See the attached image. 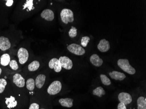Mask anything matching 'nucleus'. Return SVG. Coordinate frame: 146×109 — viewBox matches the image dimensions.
Wrapping results in <instances>:
<instances>
[{
	"instance_id": "nucleus-1",
	"label": "nucleus",
	"mask_w": 146,
	"mask_h": 109,
	"mask_svg": "<svg viewBox=\"0 0 146 109\" xmlns=\"http://www.w3.org/2000/svg\"><path fill=\"white\" fill-rule=\"evenodd\" d=\"M118 66L121 69L130 75H133L136 73L135 69L129 64V60L127 59H119L117 62Z\"/></svg>"
},
{
	"instance_id": "nucleus-2",
	"label": "nucleus",
	"mask_w": 146,
	"mask_h": 109,
	"mask_svg": "<svg viewBox=\"0 0 146 109\" xmlns=\"http://www.w3.org/2000/svg\"><path fill=\"white\" fill-rule=\"evenodd\" d=\"M60 17L62 22L65 24L74 21V17L73 11L70 9H63L60 13Z\"/></svg>"
},
{
	"instance_id": "nucleus-3",
	"label": "nucleus",
	"mask_w": 146,
	"mask_h": 109,
	"mask_svg": "<svg viewBox=\"0 0 146 109\" xmlns=\"http://www.w3.org/2000/svg\"><path fill=\"white\" fill-rule=\"evenodd\" d=\"M62 85L60 81L56 80L52 82L47 89V93L50 95H55L60 92Z\"/></svg>"
},
{
	"instance_id": "nucleus-4",
	"label": "nucleus",
	"mask_w": 146,
	"mask_h": 109,
	"mask_svg": "<svg viewBox=\"0 0 146 109\" xmlns=\"http://www.w3.org/2000/svg\"><path fill=\"white\" fill-rule=\"evenodd\" d=\"M17 56L20 64L24 65L28 60L29 54L27 50L24 48L21 47L18 50Z\"/></svg>"
},
{
	"instance_id": "nucleus-5",
	"label": "nucleus",
	"mask_w": 146,
	"mask_h": 109,
	"mask_svg": "<svg viewBox=\"0 0 146 109\" xmlns=\"http://www.w3.org/2000/svg\"><path fill=\"white\" fill-rule=\"evenodd\" d=\"M67 49L71 53L77 55H83L85 53V50L83 48L75 43H72L68 46Z\"/></svg>"
},
{
	"instance_id": "nucleus-6",
	"label": "nucleus",
	"mask_w": 146,
	"mask_h": 109,
	"mask_svg": "<svg viewBox=\"0 0 146 109\" xmlns=\"http://www.w3.org/2000/svg\"><path fill=\"white\" fill-rule=\"evenodd\" d=\"M12 82L13 83L19 88H23L25 86V79L21 74L16 73L13 76Z\"/></svg>"
},
{
	"instance_id": "nucleus-7",
	"label": "nucleus",
	"mask_w": 146,
	"mask_h": 109,
	"mask_svg": "<svg viewBox=\"0 0 146 109\" xmlns=\"http://www.w3.org/2000/svg\"><path fill=\"white\" fill-rule=\"evenodd\" d=\"M62 68L67 70H70L73 66L72 61L67 56H60L59 59Z\"/></svg>"
},
{
	"instance_id": "nucleus-8",
	"label": "nucleus",
	"mask_w": 146,
	"mask_h": 109,
	"mask_svg": "<svg viewBox=\"0 0 146 109\" xmlns=\"http://www.w3.org/2000/svg\"><path fill=\"white\" fill-rule=\"evenodd\" d=\"M49 68L51 69H54L56 73H60L62 70V67L60 62L57 58H54L52 59L48 64Z\"/></svg>"
},
{
	"instance_id": "nucleus-9",
	"label": "nucleus",
	"mask_w": 146,
	"mask_h": 109,
	"mask_svg": "<svg viewBox=\"0 0 146 109\" xmlns=\"http://www.w3.org/2000/svg\"><path fill=\"white\" fill-rule=\"evenodd\" d=\"M11 43L8 38L5 36L0 37V50L5 51L10 49Z\"/></svg>"
},
{
	"instance_id": "nucleus-10",
	"label": "nucleus",
	"mask_w": 146,
	"mask_h": 109,
	"mask_svg": "<svg viewBox=\"0 0 146 109\" xmlns=\"http://www.w3.org/2000/svg\"><path fill=\"white\" fill-rule=\"evenodd\" d=\"M118 99L120 103L126 105L130 104L132 101V98L131 95L127 92H122L119 94Z\"/></svg>"
},
{
	"instance_id": "nucleus-11",
	"label": "nucleus",
	"mask_w": 146,
	"mask_h": 109,
	"mask_svg": "<svg viewBox=\"0 0 146 109\" xmlns=\"http://www.w3.org/2000/svg\"><path fill=\"white\" fill-rule=\"evenodd\" d=\"M5 104L6 105L8 109H12L17 107L18 106V101L16 100L15 97L12 96L5 98Z\"/></svg>"
},
{
	"instance_id": "nucleus-12",
	"label": "nucleus",
	"mask_w": 146,
	"mask_h": 109,
	"mask_svg": "<svg viewBox=\"0 0 146 109\" xmlns=\"http://www.w3.org/2000/svg\"><path fill=\"white\" fill-rule=\"evenodd\" d=\"M46 76L43 74H39L36 77L35 79V87L38 89H41L45 84L46 82Z\"/></svg>"
},
{
	"instance_id": "nucleus-13",
	"label": "nucleus",
	"mask_w": 146,
	"mask_h": 109,
	"mask_svg": "<svg viewBox=\"0 0 146 109\" xmlns=\"http://www.w3.org/2000/svg\"><path fill=\"white\" fill-rule=\"evenodd\" d=\"M110 42L105 39L101 40L98 45V49L102 52L108 51L110 50Z\"/></svg>"
},
{
	"instance_id": "nucleus-14",
	"label": "nucleus",
	"mask_w": 146,
	"mask_h": 109,
	"mask_svg": "<svg viewBox=\"0 0 146 109\" xmlns=\"http://www.w3.org/2000/svg\"><path fill=\"white\" fill-rule=\"evenodd\" d=\"M41 17L47 21H52L54 18V14L51 10L46 9L41 14Z\"/></svg>"
},
{
	"instance_id": "nucleus-15",
	"label": "nucleus",
	"mask_w": 146,
	"mask_h": 109,
	"mask_svg": "<svg viewBox=\"0 0 146 109\" xmlns=\"http://www.w3.org/2000/svg\"><path fill=\"white\" fill-rule=\"evenodd\" d=\"M90 60L93 65L97 67L101 66L103 63V60L96 54H93L90 57Z\"/></svg>"
},
{
	"instance_id": "nucleus-16",
	"label": "nucleus",
	"mask_w": 146,
	"mask_h": 109,
	"mask_svg": "<svg viewBox=\"0 0 146 109\" xmlns=\"http://www.w3.org/2000/svg\"><path fill=\"white\" fill-rule=\"evenodd\" d=\"M109 75L111 78L115 80H123L126 77L125 75L123 73L118 71H114L109 73Z\"/></svg>"
},
{
	"instance_id": "nucleus-17",
	"label": "nucleus",
	"mask_w": 146,
	"mask_h": 109,
	"mask_svg": "<svg viewBox=\"0 0 146 109\" xmlns=\"http://www.w3.org/2000/svg\"><path fill=\"white\" fill-rule=\"evenodd\" d=\"M73 99L70 98H61L59 100V102L63 107L70 108L73 106Z\"/></svg>"
},
{
	"instance_id": "nucleus-18",
	"label": "nucleus",
	"mask_w": 146,
	"mask_h": 109,
	"mask_svg": "<svg viewBox=\"0 0 146 109\" xmlns=\"http://www.w3.org/2000/svg\"><path fill=\"white\" fill-rule=\"evenodd\" d=\"M11 60V56L8 53H4L0 57V64L2 66H8Z\"/></svg>"
},
{
	"instance_id": "nucleus-19",
	"label": "nucleus",
	"mask_w": 146,
	"mask_h": 109,
	"mask_svg": "<svg viewBox=\"0 0 146 109\" xmlns=\"http://www.w3.org/2000/svg\"><path fill=\"white\" fill-rule=\"evenodd\" d=\"M40 66V64L38 61H33L28 65V70L30 72H36L38 70Z\"/></svg>"
},
{
	"instance_id": "nucleus-20",
	"label": "nucleus",
	"mask_w": 146,
	"mask_h": 109,
	"mask_svg": "<svg viewBox=\"0 0 146 109\" xmlns=\"http://www.w3.org/2000/svg\"><path fill=\"white\" fill-rule=\"evenodd\" d=\"M26 89L29 91H33L35 88V80L33 78H29L25 82Z\"/></svg>"
},
{
	"instance_id": "nucleus-21",
	"label": "nucleus",
	"mask_w": 146,
	"mask_h": 109,
	"mask_svg": "<svg viewBox=\"0 0 146 109\" xmlns=\"http://www.w3.org/2000/svg\"><path fill=\"white\" fill-rule=\"evenodd\" d=\"M137 109H146V99L143 96H140L137 99Z\"/></svg>"
},
{
	"instance_id": "nucleus-22",
	"label": "nucleus",
	"mask_w": 146,
	"mask_h": 109,
	"mask_svg": "<svg viewBox=\"0 0 146 109\" xmlns=\"http://www.w3.org/2000/svg\"><path fill=\"white\" fill-rule=\"evenodd\" d=\"M93 95H96L99 97H101L102 96L105 95L106 92L104 91V89L101 87H99L95 89L93 91Z\"/></svg>"
},
{
	"instance_id": "nucleus-23",
	"label": "nucleus",
	"mask_w": 146,
	"mask_h": 109,
	"mask_svg": "<svg viewBox=\"0 0 146 109\" xmlns=\"http://www.w3.org/2000/svg\"><path fill=\"white\" fill-rule=\"evenodd\" d=\"M100 78L102 82L104 85L109 86L111 84V81L110 80V79L105 75H100Z\"/></svg>"
},
{
	"instance_id": "nucleus-24",
	"label": "nucleus",
	"mask_w": 146,
	"mask_h": 109,
	"mask_svg": "<svg viewBox=\"0 0 146 109\" xmlns=\"http://www.w3.org/2000/svg\"><path fill=\"white\" fill-rule=\"evenodd\" d=\"M7 85V81L5 78L0 79V94L3 93Z\"/></svg>"
},
{
	"instance_id": "nucleus-25",
	"label": "nucleus",
	"mask_w": 146,
	"mask_h": 109,
	"mask_svg": "<svg viewBox=\"0 0 146 109\" xmlns=\"http://www.w3.org/2000/svg\"><path fill=\"white\" fill-rule=\"evenodd\" d=\"M10 67L12 70L16 71L19 69V66L17 61L15 59H12L11 60L9 64Z\"/></svg>"
},
{
	"instance_id": "nucleus-26",
	"label": "nucleus",
	"mask_w": 146,
	"mask_h": 109,
	"mask_svg": "<svg viewBox=\"0 0 146 109\" xmlns=\"http://www.w3.org/2000/svg\"><path fill=\"white\" fill-rule=\"evenodd\" d=\"M68 34L69 36L71 38H74L75 37L77 36V28L74 26H72L71 28H70L69 32Z\"/></svg>"
},
{
	"instance_id": "nucleus-27",
	"label": "nucleus",
	"mask_w": 146,
	"mask_h": 109,
	"mask_svg": "<svg viewBox=\"0 0 146 109\" xmlns=\"http://www.w3.org/2000/svg\"><path fill=\"white\" fill-rule=\"evenodd\" d=\"M90 38L88 36L83 37L81 39V45L82 46L86 47L87 46L88 44L90 41Z\"/></svg>"
},
{
	"instance_id": "nucleus-28",
	"label": "nucleus",
	"mask_w": 146,
	"mask_h": 109,
	"mask_svg": "<svg viewBox=\"0 0 146 109\" xmlns=\"http://www.w3.org/2000/svg\"><path fill=\"white\" fill-rule=\"evenodd\" d=\"M40 105L38 103L36 102H33L30 103L28 109H39Z\"/></svg>"
},
{
	"instance_id": "nucleus-29",
	"label": "nucleus",
	"mask_w": 146,
	"mask_h": 109,
	"mask_svg": "<svg viewBox=\"0 0 146 109\" xmlns=\"http://www.w3.org/2000/svg\"><path fill=\"white\" fill-rule=\"evenodd\" d=\"M118 109H127V107L125 104L122 103H120L118 104Z\"/></svg>"
},
{
	"instance_id": "nucleus-30",
	"label": "nucleus",
	"mask_w": 146,
	"mask_h": 109,
	"mask_svg": "<svg viewBox=\"0 0 146 109\" xmlns=\"http://www.w3.org/2000/svg\"><path fill=\"white\" fill-rule=\"evenodd\" d=\"M13 3V1H7L6 3L7 5L8 6H11Z\"/></svg>"
},
{
	"instance_id": "nucleus-31",
	"label": "nucleus",
	"mask_w": 146,
	"mask_h": 109,
	"mask_svg": "<svg viewBox=\"0 0 146 109\" xmlns=\"http://www.w3.org/2000/svg\"><path fill=\"white\" fill-rule=\"evenodd\" d=\"M2 70L1 67H0V76L1 75V73H2Z\"/></svg>"
},
{
	"instance_id": "nucleus-32",
	"label": "nucleus",
	"mask_w": 146,
	"mask_h": 109,
	"mask_svg": "<svg viewBox=\"0 0 146 109\" xmlns=\"http://www.w3.org/2000/svg\"><path fill=\"white\" fill-rule=\"evenodd\" d=\"M45 109V108H42H42H40V109Z\"/></svg>"
}]
</instances>
